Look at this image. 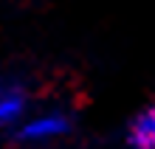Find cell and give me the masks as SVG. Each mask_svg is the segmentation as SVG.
Masks as SVG:
<instances>
[{
    "mask_svg": "<svg viewBox=\"0 0 155 149\" xmlns=\"http://www.w3.org/2000/svg\"><path fill=\"white\" fill-rule=\"evenodd\" d=\"M31 93L17 73H0V132L17 127L28 113Z\"/></svg>",
    "mask_w": 155,
    "mask_h": 149,
    "instance_id": "cell-2",
    "label": "cell"
},
{
    "mask_svg": "<svg viewBox=\"0 0 155 149\" xmlns=\"http://www.w3.org/2000/svg\"><path fill=\"white\" fill-rule=\"evenodd\" d=\"M127 146L130 149H155V104L141 110L127 127Z\"/></svg>",
    "mask_w": 155,
    "mask_h": 149,
    "instance_id": "cell-3",
    "label": "cell"
},
{
    "mask_svg": "<svg viewBox=\"0 0 155 149\" xmlns=\"http://www.w3.org/2000/svg\"><path fill=\"white\" fill-rule=\"evenodd\" d=\"M74 129V118L65 110H42L37 115L23 118L14 127V141L23 146H51L62 141L65 135H71Z\"/></svg>",
    "mask_w": 155,
    "mask_h": 149,
    "instance_id": "cell-1",
    "label": "cell"
}]
</instances>
